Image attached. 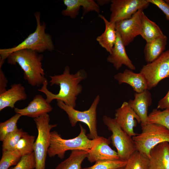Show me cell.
<instances>
[{
  "mask_svg": "<svg viewBox=\"0 0 169 169\" xmlns=\"http://www.w3.org/2000/svg\"><path fill=\"white\" fill-rule=\"evenodd\" d=\"M150 3L153 4L164 13L167 20H169V5L163 0H146Z\"/></svg>",
  "mask_w": 169,
  "mask_h": 169,
  "instance_id": "d6a6232c",
  "label": "cell"
},
{
  "mask_svg": "<svg viewBox=\"0 0 169 169\" xmlns=\"http://www.w3.org/2000/svg\"><path fill=\"white\" fill-rule=\"evenodd\" d=\"M149 169H169V143H160L150 151Z\"/></svg>",
  "mask_w": 169,
  "mask_h": 169,
  "instance_id": "e0dca14e",
  "label": "cell"
},
{
  "mask_svg": "<svg viewBox=\"0 0 169 169\" xmlns=\"http://www.w3.org/2000/svg\"><path fill=\"white\" fill-rule=\"evenodd\" d=\"M8 81L3 72L0 68V94L5 91Z\"/></svg>",
  "mask_w": 169,
  "mask_h": 169,
  "instance_id": "e575fe53",
  "label": "cell"
},
{
  "mask_svg": "<svg viewBox=\"0 0 169 169\" xmlns=\"http://www.w3.org/2000/svg\"><path fill=\"white\" fill-rule=\"evenodd\" d=\"M27 97L25 88L22 84H12L10 89L0 94V111L7 107L14 108L16 102L25 100Z\"/></svg>",
  "mask_w": 169,
  "mask_h": 169,
  "instance_id": "d6986e66",
  "label": "cell"
},
{
  "mask_svg": "<svg viewBox=\"0 0 169 169\" xmlns=\"http://www.w3.org/2000/svg\"><path fill=\"white\" fill-rule=\"evenodd\" d=\"M49 77L51 79L49 81L50 85H59L60 90L57 94H54L49 91L47 88L48 82L46 79L42 87L38 90L45 95L47 102L50 104L54 100H59L74 108L77 97L82 90V87L79 83L87 78L86 72L83 69H80L75 74H71L69 67L66 66L62 74H55Z\"/></svg>",
  "mask_w": 169,
  "mask_h": 169,
  "instance_id": "6da1fadb",
  "label": "cell"
},
{
  "mask_svg": "<svg viewBox=\"0 0 169 169\" xmlns=\"http://www.w3.org/2000/svg\"><path fill=\"white\" fill-rule=\"evenodd\" d=\"M36 161L34 152L22 156L15 166L10 169H34L36 167Z\"/></svg>",
  "mask_w": 169,
  "mask_h": 169,
  "instance_id": "1f68e13d",
  "label": "cell"
},
{
  "mask_svg": "<svg viewBox=\"0 0 169 169\" xmlns=\"http://www.w3.org/2000/svg\"><path fill=\"white\" fill-rule=\"evenodd\" d=\"M22 156L17 150L3 151L0 161V169H8L11 166L16 165Z\"/></svg>",
  "mask_w": 169,
  "mask_h": 169,
  "instance_id": "4316f807",
  "label": "cell"
},
{
  "mask_svg": "<svg viewBox=\"0 0 169 169\" xmlns=\"http://www.w3.org/2000/svg\"><path fill=\"white\" fill-rule=\"evenodd\" d=\"M167 39V36L164 34L146 43L144 53L145 60L147 63L154 61L165 51Z\"/></svg>",
  "mask_w": 169,
  "mask_h": 169,
  "instance_id": "44dd1931",
  "label": "cell"
},
{
  "mask_svg": "<svg viewBox=\"0 0 169 169\" xmlns=\"http://www.w3.org/2000/svg\"><path fill=\"white\" fill-rule=\"evenodd\" d=\"M88 154V151H71L69 156L59 163L55 169H82V163Z\"/></svg>",
  "mask_w": 169,
  "mask_h": 169,
  "instance_id": "603a6c76",
  "label": "cell"
},
{
  "mask_svg": "<svg viewBox=\"0 0 169 169\" xmlns=\"http://www.w3.org/2000/svg\"><path fill=\"white\" fill-rule=\"evenodd\" d=\"M22 116L16 113L10 119L0 123V141H3L8 134L18 129L17 123Z\"/></svg>",
  "mask_w": 169,
  "mask_h": 169,
  "instance_id": "f546056e",
  "label": "cell"
},
{
  "mask_svg": "<svg viewBox=\"0 0 169 169\" xmlns=\"http://www.w3.org/2000/svg\"><path fill=\"white\" fill-rule=\"evenodd\" d=\"M93 140L91 148L88 151L87 158L91 163L100 160L120 159L117 152L113 150L109 145L110 138L98 136Z\"/></svg>",
  "mask_w": 169,
  "mask_h": 169,
  "instance_id": "7c38bea8",
  "label": "cell"
},
{
  "mask_svg": "<svg viewBox=\"0 0 169 169\" xmlns=\"http://www.w3.org/2000/svg\"><path fill=\"white\" fill-rule=\"evenodd\" d=\"M165 1L169 5V0H166Z\"/></svg>",
  "mask_w": 169,
  "mask_h": 169,
  "instance_id": "8d00e7d4",
  "label": "cell"
},
{
  "mask_svg": "<svg viewBox=\"0 0 169 169\" xmlns=\"http://www.w3.org/2000/svg\"><path fill=\"white\" fill-rule=\"evenodd\" d=\"M148 123L159 124L169 130V109H153L148 115Z\"/></svg>",
  "mask_w": 169,
  "mask_h": 169,
  "instance_id": "d4e9b609",
  "label": "cell"
},
{
  "mask_svg": "<svg viewBox=\"0 0 169 169\" xmlns=\"http://www.w3.org/2000/svg\"><path fill=\"white\" fill-rule=\"evenodd\" d=\"M103 121L112 132L110 139L117 150L119 159L127 161L136 149L132 137L129 136L119 125L115 118L104 115Z\"/></svg>",
  "mask_w": 169,
  "mask_h": 169,
  "instance_id": "ba28073f",
  "label": "cell"
},
{
  "mask_svg": "<svg viewBox=\"0 0 169 169\" xmlns=\"http://www.w3.org/2000/svg\"><path fill=\"white\" fill-rule=\"evenodd\" d=\"M125 169H149V158L136 150L129 157Z\"/></svg>",
  "mask_w": 169,
  "mask_h": 169,
  "instance_id": "cb8c5ba5",
  "label": "cell"
},
{
  "mask_svg": "<svg viewBox=\"0 0 169 169\" xmlns=\"http://www.w3.org/2000/svg\"><path fill=\"white\" fill-rule=\"evenodd\" d=\"M99 17L105 23V29L104 32L98 36L96 40L102 48L110 54L116 39L115 23L108 21L102 15H99Z\"/></svg>",
  "mask_w": 169,
  "mask_h": 169,
  "instance_id": "ffe728a7",
  "label": "cell"
},
{
  "mask_svg": "<svg viewBox=\"0 0 169 169\" xmlns=\"http://www.w3.org/2000/svg\"><path fill=\"white\" fill-rule=\"evenodd\" d=\"M157 109H169V90L166 95L159 101Z\"/></svg>",
  "mask_w": 169,
  "mask_h": 169,
  "instance_id": "836d02e7",
  "label": "cell"
},
{
  "mask_svg": "<svg viewBox=\"0 0 169 169\" xmlns=\"http://www.w3.org/2000/svg\"><path fill=\"white\" fill-rule=\"evenodd\" d=\"M124 167L121 168H118V169H125Z\"/></svg>",
  "mask_w": 169,
  "mask_h": 169,
  "instance_id": "74e56055",
  "label": "cell"
},
{
  "mask_svg": "<svg viewBox=\"0 0 169 169\" xmlns=\"http://www.w3.org/2000/svg\"><path fill=\"white\" fill-rule=\"evenodd\" d=\"M100 99L99 95H97L90 108L84 111L76 110L60 100H56L58 106L67 114L71 125L72 127L75 126L79 121L84 123L87 125L89 129L88 137L93 139L98 136L97 128L96 109Z\"/></svg>",
  "mask_w": 169,
  "mask_h": 169,
  "instance_id": "52a82bcc",
  "label": "cell"
},
{
  "mask_svg": "<svg viewBox=\"0 0 169 169\" xmlns=\"http://www.w3.org/2000/svg\"><path fill=\"white\" fill-rule=\"evenodd\" d=\"M114 78L119 84L126 83L129 85L136 93H141L147 90V81L140 73H136L129 69H126L123 72L115 74Z\"/></svg>",
  "mask_w": 169,
  "mask_h": 169,
  "instance_id": "ac0fdd59",
  "label": "cell"
},
{
  "mask_svg": "<svg viewBox=\"0 0 169 169\" xmlns=\"http://www.w3.org/2000/svg\"><path fill=\"white\" fill-rule=\"evenodd\" d=\"M116 40L111 53L107 58V62L112 64L117 70H119L123 65L131 70H135L136 67L127 55L125 46L116 31Z\"/></svg>",
  "mask_w": 169,
  "mask_h": 169,
  "instance_id": "5bb4252c",
  "label": "cell"
},
{
  "mask_svg": "<svg viewBox=\"0 0 169 169\" xmlns=\"http://www.w3.org/2000/svg\"><path fill=\"white\" fill-rule=\"evenodd\" d=\"M34 15L37 23L35 31L18 45L11 48L0 49V67L8 55L14 51L28 49L41 53L46 50L52 51L54 49L51 36L45 32L46 23L40 22V13L36 12Z\"/></svg>",
  "mask_w": 169,
  "mask_h": 169,
  "instance_id": "3957f363",
  "label": "cell"
},
{
  "mask_svg": "<svg viewBox=\"0 0 169 169\" xmlns=\"http://www.w3.org/2000/svg\"><path fill=\"white\" fill-rule=\"evenodd\" d=\"M143 11L140 9L130 18L115 23L116 30L119 34L125 46L129 44L141 30V15Z\"/></svg>",
  "mask_w": 169,
  "mask_h": 169,
  "instance_id": "8fae6325",
  "label": "cell"
},
{
  "mask_svg": "<svg viewBox=\"0 0 169 169\" xmlns=\"http://www.w3.org/2000/svg\"><path fill=\"white\" fill-rule=\"evenodd\" d=\"M43 54L30 49H23L14 51L7 58L11 65L18 64L23 70L24 78L33 86H39L46 79L42 68Z\"/></svg>",
  "mask_w": 169,
  "mask_h": 169,
  "instance_id": "7a4b0ae2",
  "label": "cell"
},
{
  "mask_svg": "<svg viewBox=\"0 0 169 169\" xmlns=\"http://www.w3.org/2000/svg\"><path fill=\"white\" fill-rule=\"evenodd\" d=\"M127 161L120 159L100 160L95 162L93 166L82 169H117L124 167Z\"/></svg>",
  "mask_w": 169,
  "mask_h": 169,
  "instance_id": "f1b7e54d",
  "label": "cell"
},
{
  "mask_svg": "<svg viewBox=\"0 0 169 169\" xmlns=\"http://www.w3.org/2000/svg\"><path fill=\"white\" fill-rule=\"evenodd\" d=\"M26 132L22 128H18L7 135L3 141V151L15 150V147L19 140Z\"/></svg>",
  "mask_w": 169,
  "mask_h": 169,
  "instance_id": "4dcf8cb0",
  "label": "cell"
},
{
  "mask_svg": "<svg viewBox=\"0 0 169 169\" xmlns=\"http://www.w3.org/2000/svg\"><path fill=\"white\" fill-rule=\"evenodd\" d=\"M140 73L147 83V90L156 87L161 80L169 77V49L164 52L151 63L144 65Z\"/></svg>",
  "mask_w": 169,
  "mask_h": 169,
  "instance_id": "9c48e42d",
  "label": "cell"
},
{
  "mask_svg": "<svg viewBox=\"0 0 169 169\" xmlns=\"http://www.w3.org/2000/svg\"><path fill=\"white\" fill-rule=\"evenodd\" d=\"M35 136L26 132L19 140L15 147L22 156L30 154L34 152Z\"/></svg>",
  "mask_w": 169,
  "mask_h": 169,
  "instance_id": "484cf974",
  "label": "cell"
},
{
  "mask_svg": "<svg viewBox=\"0 0 169 169\" xmlns=\"http://www.w3.org/2000/svg\"><path fill=\"white\" fill-rule=\"evenodd\" d=\"M134 96V99L130 100L128 103L140 118L141 126L145 125L148 123V108L152 103L151 93L146 90L141 93L135 92Z\"/></svg>",
  "mask_w": 169,
  "mask_h": 169,
  "instance_id": "9a60e30c",
  "label": "cell"
},
{
  "mask_svg": "<svg viewBox=\"0 0 169 169\" xmlns=\"http://www.w3.org/2000/svg\"><path fill=\"white\" fill-rule=\"evenodd\" d=\"M110 21L116 23L130 18L140 9L146 8L150 3L146 0H111Z\"/></svg>",
  "mask_w": 169,
  "mask_h": 169,
  "instance_id": "30bf717a",
  "label": "cell"
},
{
  "mask_svg": "<svg viewBox=\"0 0 169 169\" xmlns=\"http://www.w3.org/2000/svg\"><path fill=\"white\" fill-rule=\"evenodd\" d=\"M98 4L100 6H103L105 4H108L111 2V0H97Z\"/></svg>",
  "mask_w": 169,
  "mask_h": 169,
  "instance_id": "d590c367",
  "label": "cell"
},
{
  "mask_svg": "<svg viewBox=\"0 0 169 169\" xmlns=\"http://www.w3.org/2000/svg\"><path fill=\"white\" fill-rule=\"evenodd\" d=\"M48 114L34 119L38 130L35 141L34 153L36 161L35 169H45V161L51 138V130L57 126L49 124Z\"/></svg>",
  "mask_w": 169,
  "mask_h": 169,
  "instance_id": "8992f818",
  "label": "cell"
},
{
  "mask_svg": "<svg viewBox=\"0 0 169 169\" xmlns=\"http://www.w3.org/2000/svg\"><path fill=\"white\" fill-rule=\"evenodd\" d=\"M80 131L77 136L72 139H63L57 132H51L50 142L47 154L50 157L57 155L63 159L65 152L68 150H80L88 151L93 143V140L90 139L86 135V130L79 124Z\"/></svg>",
  "mask_w": 169,
  "mask_h": 169,
  "instance_id": "277c9868",
  "label": "cell"
},
{
  "mask_svg": "<svg viewBox=\"0 0 169 169\" xmlns=\"http://www.w3.org/2000/svg\"><path fill=\"white\" fill-rule=\"evenodd\" d=\"M141 30L140 35L146 42L151 41L164 34L159 26L149 19L143 11L141 15Z\"/></svg>",
  "mask_w": 169,
  "mask_h": 169,
  "instance_id": "7402d4cb",
  "label": "cell"
},
{
  "mask_svg": "<svg viewBox=\"0 0 169 169\" xmlns=\"http://www.w3.org/2000/svg\"><path fill=\"white\" fill-rule=\"evenodd\" d=\"M115 116L118 124L129 136L132 137L136 135L134 128L137 122L141 123V120L128 102H124L121 106L115 110Z\"/></svg>",
  "mask_w": 169,
  "mask_h": 169,
  "instance_id": "4fadbf2b",
  "label": "cell"
},
{
  "mask_svg": "<svg viewBox=\"0 0 169 169\" xmlns=\"http://www.w3.org/2000/svg\"><path fill=\"white\" fill-rule=\"evenodd\" d=\"M63 2L66 8L62 11V15L74 19L78 15L81 7L85 6L86 0H64Z\"/></svg>",
  "mask_w": 169,
  "mask_h": 169,
  "instance_id": "83f0119b",
  "label": "cell"
},
{
  "mask_svg": "<svg viewBox=\"0 0 169 169\" xmlns=\"http://www.w3.org/2000/svg\"><path fill=\"white\" fill-rule=\"evenodd\" d=\"M141 127V133L132 138L136 150L149 158L151 150L155 146L163 142L169 143V130L165 127L155 123Z\"/></svg>",
  "mask_w": 169,
  "mask_h": 169,
  "instance_id": "5b68a950",
  "label": "cell"
},
{
  "mask_svg": "<svg viewBox=\"0 0 169 169\" xmlns=\"http://www.w3.org/2000/svg\"><path fill=\"white\" fill-rule=\"evenodd\" d=\"M53 107L40 95H36L28 105L23 109L15 108L14 111L22 116L37 118L52 111Z\"/></svg>",
  "mask_w": 169,
  "mask_h": 169,
  "instance_id": "2e32d148",
  "label": "cell"
}]
</instances>
